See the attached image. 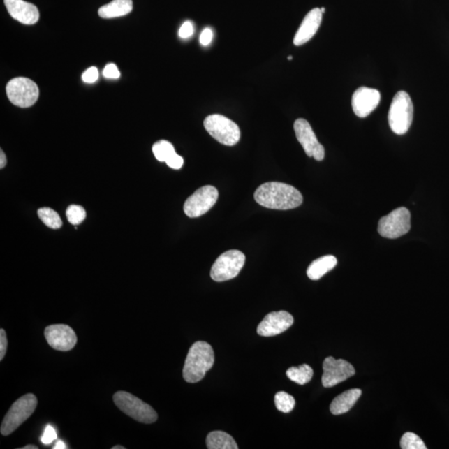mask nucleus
I'll use <instances>...</instances> for the list:
<instances>
[{
    "label": "nucleus",
    "mask_w": 449,
    "mask_h": 449,
    "mask_svg": "<svg viewBox=\"0 0 449 449\" xmlns=\"http://www.w3.org/2000/svg\"><path fill=\"white\" fill-rule=\"evenodd\" d=\"M254 198L261 207L274 210H290L303 203V196L295 187L277 182L260 185L255 191Z\"/></svg>",
    "instance_id": "1"
},
{
    "label": "nucleus",
    "mask_w": 449,
    "mask_h": 449,
    "mask_svg": "<svg viewBox=\"0 0 449 449\" xmlns=\"http://www.w3.org/2000/svg\"><path fill=\"white\" fill-rule=\"evenodd\" d=\"M215 362L214 351L211 344L198 341L190 348L183 367V378L187 383H198L206 376Z\"/></svg>",
    "instance_id": "2"
},
{
    "label": "nucleus",
    "mask_w": 449,
    "mask_h": 449,
    "mask_svg": "<svg viewBox=\"0 0 449 449\" xmlns=\"http://www.w3.org/2000/svg\"><path fill=\"white\" fill-rule=\"evenodd\" d=\"M413 117V105L406 91H399L391 103L389 117L390 128L395 134L404 135L411 128Z\"/></svg>",
    "instance_id": "3"
},
{
    "label": "nucleus",
    "mask_w": 449,
    "mask_h": 449,
    "mask_svg": "<svg viewBox=\"0 0 449 449\" xmlns=\"http://www.w3.org/2000/svg\"><path fill=\"white\" fill-rule=\"evenodd\" d=\"M116 406L126 415L142 424H152L158 420V413L149 404L138 397L125 391H119L113 395Z\"/></svg>",
    "instance_id": "4"
},
{
    "label": "nucleus",
    "mask_w": 449,
    "mask_h": 449,
    "mask_svg": "<svg viewBox=\"0 0 449 449\" xmlns=\"http://www.w3.org/2000/svg\"><path fill=\"white\" fill-rule=\"evenodd\" d=\"M37 405V397L33 394L25 395L17 399L3 418L0 429L1 434L8 436L14 433L36 411Z\"/></svg>",
    "instance_id": "5"
},
{
    "label": "nucleus",
    "mask_w": 449,
    "mask_h": 449,
    "mask_svg": "<svg viewBox=\"0 0 449 449\" xmlns=\"http://www.w3.org/2000/svg\"><path fill=\"white\" fill-rule=\"evenodd\" d=\"M205 128L211 136L226 146H234L241 138V130L233 121L220 115L207 117Z\"/></svg>",
    "instance_id": "6"
},
{
    "label": "nucleus",
    "mask_w": 449,
    "mask_h": 449,
    "mask_svg": "<svg viewBox=\"0 0 449 449\" xmlns=\"http://www.w3.org/2000/svg\"><path fill=\"white\" fill-rule=\"evenodd\" d=\"M246 256L242 251L230 250L221 254L211 270V277L217 282L232 280L237 277L245 265Z\"/></svg>",
    "instance_id": "7"
},
{
    "label": "nucleus",
    "mask_w": 449,
    "mask_h": 449,
    "mask_svg": "<svg viewBox=\"0 0 449 449\" xmlns=\"http://www.w3.org/2000/svg\"><path fill=\"white\" fill-rule=\"evenodd\" d=\"M6 94L14 105L25 108L37 102L39 90L36 82L29 78L19 77L8 82Z\"/></svg>",
    "instance_id": "8"
},
{
    "label": "nucleus",
    "mask_w": 449,
    "mask_h": 449,
    "mask_svg": "<svg viewBox=\"0 0 449 449\" xmlns=\"http://www.w3.org/2000/svg\"><path fill=\"white\" fill-rule=\"evenodd\" d=\"M411 228V212L407 208L399 207L381 218L378 222V232L383 237L396 239L407 234Z\"/></svg>",
    "instance_id": "9"
},
{
    "label": "nucleus",
    "mask_w": 449,
    "mask_h": 449,
    "mask_svg": "<svg viewBox=\"0 0 449 449\" xmlns=\"http://www.w3.org/2000/svg\"><path fill=\"white\" fill-rule=\"evenodd\" d=\"M218 197L219 193L215 186L208 185L200 187L186 199L183 210L189 217L202 216L214 207Z\"/></svg>",
    "instance_id": "10"
},
{
    "label": "nucleus",
    "mask_w": 449,
    "mask_h": 449,
    "mask_svg": "<svg viewBox=\"0 0 449 449\" xmlns=\"http://www.w3.org/2000/svg\"><path fill=\"white\" fill-rule=\"evenodd\" d=\"M294 130L296 138L302 144L309 158H314L316 161H322L325 159V148L318 141L308 121L304 119L296 120L294 124Z\"/></svg>",
    "instance_id": "11"
},
{
    "label": "nucleus",
    "mask_w": 449,
    "mask_h": 449,
    "mask_svg": "<svg viewBox=\"0 0 449 449\" xmlns=\"http://www.w3.org/2000/svg\"><path fill=\"white\" fill-rule=\"evenodd\" d=\"M323 376L322 385L325 388L334 387L339 383L355 376V369L353 365L344 360H335L333 357H327L323 363Z\"/></svg>",
    "instance_id": "12"
},
{
    "label": "nucleus",
    "mask_w": 449,
    "mask_h": 449,
    "mask_svg": "<svg viewBox=\"0 0 449 449\" xmlns=\"http://www.w3.org/2000/svg\"><path fill=\"white\" fill-rule=\"evenodd\" d=\"M46 341L50 347L59 351H69L76 346L78 338L71 326L52 325L45 330Z\"/></svg>",
    "instance_id": "13"
},
{
    "label": "nucleus",
    "mask_w": 449,
    "mask_h": 449,
    "mask_svg": "<svg viewBox=\"0 0 449 449\" xmlns=\"http://www.w3.org/2000/svg\"><path fill=\"white\" fill-rule=\"evenodd\" d=\"M381 99V93L377 89L361 87L352 96L353 111L357 117L364 119L378 106Z\"/></svg>",
    "instance_id": "14"
},
{
    "label": "nucleus",
    "mask_w": 449,
    "mask_h": 449,
    "mask_svg": "<svg viewBox=\"0 0 449 449\" xmlns=\"http://www.w3.org/2000/svg\"><path fill=\"white\" fill-rule=\"evenodd\" d=\"M294 323V318L284 311L269 313L257 327L260 337H272L285 332Z\"/></svg>",
    "instance_id": "15"
},
{
    "label": "nucleus",
    "mask_w": 449,
    "mask_h": 449,
    "mask_svg": "<svg viewBox=\"0 0 449 449\" xmlns=\"http://www.w3.org/2000/svg\"><path fill=\"white\" fill-rule=\"evenodd\" d=\"M8 14L21 24L31 25L39 20L38 8L24 0H4Z\"/></svg>",
    "instance_id": "16"
},
{
    "label": "nucleus",
    "mask_w": 449,
    "mask_h": 449,
    "mask_svg": "<svg viewBox=\"0 0 449 449\" xmlns=\"http://www.w3.org/2000/svg\"><path fill=\"white\" fill-rule=\"evenodd\" d=\"M321 8H314L309 11L300 24L297 33L294 38V45L300 46L304 45L315 36L319 29L322 21Z\"/></svg>",
    "instance_id": "17"
},
{
    "label": "nucleus",
    "mask_w": 449,
    "mask_h": 449,
    "mask_svg": "<svg viewBox=\"0 0 449 449\" xmlns=\"http://www.w3.org/2000/svg\"><path fill=\"white\" fill-rule=\"evenodd\" d=\"M362 391L360 389H353L344 392L337 397L330 404V411L334 415L346 413L350 411L357 401L360 398Z\"/></svg>",
    "instance_id": "18"
},
{
    "label": "nucleus",
    "mask_w": 449,
    "mask_h": 449,
    "mask_svg": "<svg viewBox=\"0 0 449 449\" xmlns=\"http://www.w3.org/2000/svg\"><path fill=\"white\" fill-rule=\"evenodd\" d=\"M133 8V0H112L99 8L98 15L103 19L117 18L130 14Z\"/></svg>",
    "instance_id": "19"
},
{
    "label": "nucleus",
    "mask_w": 449,
    "mask_h": 449,
    "mask_svg": "<svg viewBox=\"0 0 449 449\" xmlns=\"http://www.w3.org/2000/svg\"><path fill=\"white\" fill-rule=\"evenodd\" d=\"M337 265V259L334 256H325L314 260L307 269V276L311 280H320L326 273L333 270Z\"/></svg>",
    "instance_id": "20"
},
{
    "label": "nucleus",
    "mask_w": 449,
    "mask_h": 449,
    "mask_svg": "<svg viewBox=\"0 0 449 449\" xmlns=\"http://www.w3.org/2000/svg\"><path fill=\"white\" fill-rule=\"evenodd\" d=\"M207 447L209 449H238L234 439L223 431H213L207 435Z\"/></svg>",
    "instance_id": "21"
},
{
    "label": "nucleus",
    "mask_w": 449,
    "mask_h": 449,
    "mask_svg": "<svg viewBox=\"0 0 449 449\" xmlns=\"http://www.w3.org/2000/svg\"><path fill=\"white\" fill-rule=\"evenodd\" d=\"M313 374V369L308 365H302L299 367H291L286 371V376L291 381L295 382L300 385H306V383L311 381Z\"/></svg>",
    "instance_id": "22"
},
{
    "label": "nucleus",
    "mask_w": 449,
    "mask_h": 449,
    "mask_svg": "<svg viewBox=\"0 0 449 449\" xmlns=\"http://www.w3.org/2000/svg\"><path fill=\"white\" fill-rule=\"evenodd\" d=\"M152 152L159 162H167L172 156L177 154L172 144L165 140L156 142L152 147Z\"/></svg>",
    "instance_id": "23"
},
{
    "label": "nucleus",
    "mask_w": 449,
    "mask_h": 449,
    "mask_svg": "<svg viewBox=\"0 0 449 449\" xmlns=\"http://www.w3.org/2000/svg\"><path fill=\"white\" fill-rule=\"evenodd\" d=\"M38 217L47 228L51 229H59L63 225L62 220L58 213L49 207H43L38 211Z\"/></svg>",
    "instance_id": "24"
},
{
    "label": "nucleus",
    "mask_w": 449,
    "mask_h": 449,
    "mask_svg": "<svg viewBox=\"0 0 449 449\" xmlns=\"http://www.w3.org/2000/svg\"><path fill=\"white\" fill-rule=\"evenodd\" d=\"M274 404L279 411L287 413L293 411L295 400L293 396L281 391L274 396Z\"/></svg>",
    "instance_id": "25"
},
{
    "label": "nucleus",
    "mask_w": 449,
    "mask_h": 449,
    "mask_svg": "<svg viewBox=\"0 0 449 449\" xmlns=\"http://www.w3.org/2000/svg\"><path fill=\"white\" fill-rule=\"evenodd\" d=\"M400 447L403 449H427L422 440L415 434L408 432L400 440Z\"/></svg>",
    "instance_id": "26"
},
{
    "label": "nucleus",
    "mask_w": 449,
    "mask_h": 449,
    "mask_svg": "<svg viewBox=\"0 0 449 449\" xmlns=\"http://www.w3.org/2000/svg\"><path fill=\"white\" fill-rule=\"evenodd\" d=\"M68 221L72 225H80L85 220L86 212L84 207L78 205H71L66 211Z\"/></svg>",
    "instance_id": "27"
},
{
    "label": "nucleus",
    "mask_w": 449,
    "mask_h": 449,
    "mask_svg": "<svg viewBox=\"0 0 449 449\" xmlns=\"http://www.w3.org/2000/svg\"><path fill=\"white\" fill-rule=\"evenodd\" d=\"M98 71L96 67H91L82 73V80L86 84H94L98 80Z\"/></svg>",
    "instance_id": "28"
},
{
    "label": "nucleus",
    "mask_w": 449,
    "mask_h": 449,
    "mask_svg": "<svg viewBox=\"0 0 449 449\" xmlns=\"http://www.w3.org/2000/svg\"><path fill=\"white\" fill-rule=\"evenodd\" d=\"M103 73L104 77L111 78V80H117V78H119L120 77L119 68H117L115 64H107L106 67L103 69Z\"/></svg>",
    "instance_id": "29"
},
{
    "label": "nucleus",
    "mask_w": 449,
    "mask_h": 449,
    "mask_svg": "<svg viewBox=\"0 0 449 449\" xmlns=\"http://www.w3.org/2000/svg\"><path fill=\"white\" fill-rule=\"evenodd\" d=\"M56 439V430L51 425H47L41 438L42 443L47 446V444L53 443Z\"/></svg>",
    "instance_id": "30"
},
{
    "label": "nucleus",
    "mask_w": 449,
    "mask_h": 449,
    "mask_svg": "<svg viewBox=\"0 0 449 449\" xmlns=\"http://www.w3.org/2000/svg\"><path fill=\"white\" fill-rule=\"evenodd\" d=\"M194 33L193 24L190 21L185 22L179 29V36L182 38H187L193 36Z\"/></svg>",
    "instance_id": "31"
},
{
    "label": "nucleus",
    "mask_w": 449,
    "mask_h": 449,
    "mask_svg": "<svg viewBox=\"0 0 449 449\" xmlns=\"http://www.w3.org/2000/svg\"><path fill=\"white\" fill-rule=\"evenodd\" d=\"M165 163H167L169 168L179 170L182 168L183 164H184V160H183L181 156L175 154L172 156Z\"/></svg>",
    "instance_id": "32"
},
{
    "label": "nucleus",
    "mask_w": 449,
    "mask_h": 449,
    "mask_svg": "<svg viewBox=\"0 0 449 449\" xmlns=\"http://www.w3.org/2000/svg\"><path fill=\"white\" fill-rule=\"evenodd\" d=\"M8 348V339L6 330H0V360H3L6 355Z\"/></svg>",
    "instance_id": "33"
},
{
    "label": "nucleus",
    "mask_w": 449,
    "mask_h": 449,
    "mask_svg": "<svg viewBox=\"0 0 449 449\" xmlns=\"http://www.w3.org/2000/svg\"><path fill=\"white\" fill-rule=\"evenodd\" d=\"M212 30L211 29L206 28L203 30V33L200 34V43H202L203 46H207L212 42Z\"/></svg>",
    "instance_id": "34"
},
{
    "label": "nucleus",
    "mask_w": 449,
    "mask_h": 449,
    "mask_svg": "<svg viewBox=\"0 0 449 449\" xmlns=\"http://www.w3.org/2000/svg\"><path fill=\"white\" fill-rule=\"evenodd\" d=\"M7 164L6 155L3 150L0 151V168L3 169Z\"/></svg>",
    "instance_id": "35"
},
{
    "label": "nucleus",
    "mask_w": 449,
    "mask_h": 449,
    "mask_svg": "<svg viewBox=\"0 0 449 449\" xmlns=\"http://www.w3.org/2000/svg\"><path fill=\"white\" fill-rule=\"evenodd\" d=\"M54 449H65L67 448L66 444L64 443L62 440H59L58 442L56 443L55 446L53 448Z\"/></svg>",
    "instance_id": "36"
},
{
    "label": "nucleus",
    "mask_w": 449,
    "mask_h": 449,
    "mask_svg": "<svg viewBox=\"0 0 449 449\" xmlns=\"http://www.w3.org/2000/svg\"><path fill=\"white\" fill-rule=\"evenodd\" d=\"M38 448L36 446H26L22 449H38Z\"/></svg>",
    "instance_id": "37"
},
{
    "label": "nucleus",
    "mask_w": 449,
    "mask_h": 449,
    "mask_svg": "<svg viewBox=\"0 0 449 449\" xmlns=\"http://www.w3.org/2000/svg\"><path fill=\"white\" fill-rule=\"evenodd\" d=\"M112 449H125V447L121 446H116L112 447Z\"/></svg>",
    "instance_id": "38"
},
{
    "label": "nucleus",
    "mask_w": 449,
    "mask_h": 449,
    "mask_svg": "<svg viewBox=\"0 0 449 449\" xmlns=\"http://www.w3.org/2000/svg\"><path fill=\"white\" fill-rule=\"evenodd\" d=\"M321 10L322 12V14H324V13L325 12V8H321Z\"/></svg>",
    "instance_id": "39"
},
{
    "label": "nucleus",
    "mask_w": 449,
    "mask_h": 449,
    "mask_svg": "<svg viewBox=\"0 0 449 449\" xmlns=\"http://www.w3.org/2000/svg\"><path fill=\"white\" fill-rule=\"evenodd\" d=\"M292 59H293V57L292 56L288 57V60H292Z\"/></svg>",
    "instance_id": "40"
}]
</instances>
